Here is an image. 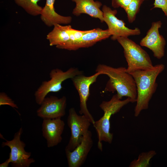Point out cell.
I'll list each match as a JSON object with an SVG mask.
<instances>
[{"label": "cell", "mask_w": 167, "mask_h": 167, "mask_svg": "<svg viewBox=\"0 0 167 167\" xmlns=\"http://www.w3.org/2000/svg\"><path fill=\"white\" fill-rule=\"evenodd\" d=\"M96 72L105 75L109 78L105 90L109 92L116 91L118 97L130 98L133 102H136L137 91L136 84L132 75L123 67L114 68L105 64H100L97 66Z\"/></svg>", "instance_id": "6da1fadb"}, {"label": "cell", "mask_w": 167, "mask_h": 167, "mask_svg": "<svg viewBox=\"0 0 167 167\" xmlns=\"http://www.w3.org/2000/svg\"><path fill=\"white\" fill-rule=\"evenodd\" d=\"M165 68L164 64H160L154 66L151 69L129 73L135 80L137 88L136 104L134 110L135 117L138 116L142 110L148 108L149 102L157 87L156 78Z\"/></svg>", "instance_id": "7a4b0ae2"}, {"label": "cell", "mask_w": 167, "mask_h": 167, "mask_svg": "<svg viewBox=\"0 0 167 167\" xmlns=\"http://www.w3.org/2000/svg\"><path fill=\"white\" fill-rule=\"evenodd\" d=\"M130 102L133 103L130 98L121 100L116 94L110 100L103 101L100 105L104 114L93 125L97 133L98 147L101 151L102 150V141L110 144L113 140V134L110 132V120L111 116L118 112L123 107Z\"/></svg>", "instance_id": "3957f363"}, {"label": "cell", "mask_w": 167, "mask_h": 167, "mask_svg": "<svg viewBox=\"0 0 167 167\" xmlns=\"http://www.w3.org/2000/svg\"><path fill=\"white\" fill-rule=\"evenodd\" d=\"M117 40L124 49L127 63V72L148 70L154 67L149 55L139 45L128 37H121Z\"/></svg>", "instance_id": "277c9868"}, {"label": "cell", "mask_w": 167, "mask_h": 167, "mask_svg": "<svg viewBox=\"0 0 167 167\" xmlns=\"http://www.w3.org/2000/svg\"><path fill=\"white\" fill-rule=\"evenodd\" d=\"M78 69L71 67L66 71L56 68L50 72V79L43 81L36 91L34 96L36 103L40 105L47 95L50 92H58L62 88V84L65 80L83 74Z\"/></svg>", "instance_id": "5b68a950"}, {"label": "cell", "mask_w": 167, "mask_h": 167, "mask_svg": "<svg viewBox=\"0 0 167 167\" xmlns=\"http://www.w3.org/2000/svg\"><path fill=\"white\" fill-rule=\"evenodd\" d=\"M23 132L21 127L15 133L12 139L5 140L6 141L3 142L1 145L2 147L8 146L10 149L8 159L12 167H29L35 161L34 158L30 157L31 153L25 150L26 144L20 139Z\"/></svg>", "instance_id": "8992f818"}, {"label": "cell", "mask_w": 167, "mask_h": 167, "mask_svg": "<svg viewBox=\"0 0 167 167\" xmlns=\"http://www.w3.org/2000/svg\"><path fill=\"white\" fill-rule=\"evenodd\" d=\"M91 123L85 116L79 115L74 108L69 109L67 124L71 129V135L65 150L72 151L75 148L89 131Z\"/></svg>", "instance_id": "52a82bcc"}, {"label": "cell", "mask_w": 167, "mask_h": 167, "mask_svg": "<svg viewBox=\"0 0 167 167\" xmlns=\"http://www.w3.org/2000/svg\"><path fill=\"white\" fill-rule=\"evenodd\" d=\"M102 11L103 13L104 21L107 24L111 36V39L114 41L121 37L139 35L140 31L138 28L130 29L126 26L124 21L118 18L116 15V10H112L105 5H104Z\"/></svg>", "instance_id": "ba28073f"}, {"label": "cell", "mask_w": 167, "mask_h": 167, "mask_svg": "<svg viewBox=\"0 0 167 167\" xmlns=\"http://www.w3.org/2000/svg\"><path fill=\"white\" fill-rule=\"evenodd\" d=\"M100 75V73L98 72H96L90 76H86L81 74L76 75L71 79L79 96V113L81 115L85 116L93 124L95 121L88 109L87 102L90 95V86L96 82Z\"/></svg>", "instance_id": "9c48e42d"}, {"label": "cell", "mask_w": 167, "mask_h": 167, "mask_svg": "<svg viewBox=\"0 0 167 167\" xmlns=\"http://www.w3.org/2000/svg\"><path fill=\"white\" fill-rule=\"evenodd\" d=\"M67 100L63 96L45 97L36 111L37 115L43 119L61 118L66 114Z\"/></svg>", "instance_id": "30bf717a"}, {"label": "cell", "mask_w": 167, "mask_h": 167, "mask_svg": "<svg viewBox=\"0 0 167 167\" xmlns=\"http://www.w3.org/2000/svg\"><path fill=\"white\" fill-rule=\"evenodd\" d=\"M162 24L160 21L152 22L146 35L140 42L141 46L146 47L152 50L154 56L158 59L164 56L166 45L165 38L159 32V29Z\"/></svg>", "instance_id": "8fae6325"}, {"label": "cell", "mask_w": 167, "mask_h": 167, "mask_svg": "<svg viewBox=\"0 0 167 167\" xmlns=\"http://www.w3.org/2000/svg\"><path fill=\"white\" fill-rule=\"evenodd\" d=\"M92 136L91 132L89 130L74 150H65L69 167H80L84 164L93 146Z\"/></svg>", "instance_id": "7c38bea8"}, {"label": "cell", "mask_w": 167, "mask_h": 167, "mask_svg": "<svg viewBox=\"0 0 167 167\" xmlns=\"http://www.w3.org/2000/svg\"><path fill=\"white\" fill-rule=\"evenodd\" d=\"M64 126L65 123L61 118L43 119L42 135L46 140L48 147L56 146L61 142Z\"/></svg>", "instance_id": "4fadbf2b"}, {"label": "cell", "mask_w": 167, "mask_h": 167, "mask_svg": "<svg viewBox=\"0 0 167 167\" xmlns=\"http://www.w3.org/2000/svg\"><path fill=\"white\" fill-rule=\"evenodd\" d=\"M111 36L108 29L104 30L98 28L91 29L90 32L70 45L66 49L75 50L81 48L91 47L97 42L108 38Z\"/></svg>", "instance_id": "5bb4252c"}, {"label": "cell", "mask_w": 167, "mask_h": 167, "mask_svg": "<svg viewBox=\"0 0 167 167\" xmlns=\"http://www.w3.org/2000/svg\"><path fill=\"white\" fill-rule=\"evenodd\" d=\"M75 3L72 14L79 16L82 14H86L90 16L98 19L101 22H104L103 13L100 9L101 3L94 0H71Z\"/></svg>", "instance_id": "9a60e30c"}, {"label": "cell", "mask_w": 167, "mask_h": 167, "mask_svg": "<svg viewBox=\"0 0 167 167\" xmlns=\"http://www.w3.org/2000/svg\"><path fill=\"white\" fill-rule=\"evenodd\" d=\"M55 0H46L45 6L41 14V18L44 24L48 27L56 24H68L71 23L72 18L70 16H63L55 11L54 4Z\"/></svg>", "instance_id": "2e32d148"}, {"label": "cell", "mask_w": 167, "mask_h": 167, "mask_svg": "<svg viewBox=\"0 0 167 167\" xmlns=\"http://www.w3.org/2000/svg\"><path fill=\"white\" fill-rule=\"evenodd\" d=\"M53 29L47 35L49 45L56 46V48L66 44L70 38V25L62 26L60 24L54 25Z\"/></svg>", "instance_id": "e0dca14e"}, {"label": "cell", "mask_w": 167, "mask_h": 167, "mask_svg": "<svg viewBox=\"0 0 167 167\" xmlns=\"http://www.w3.org/2000/svg\"><path fill=\"white\" fill-rule=\"evenodd\" d=\"M41 0H14L18 6L22 8L28 13L34 16L40 15L43 8L38 2Z\"/></svg>", "instance_id": "ac0fdd59"}, {"label": "cell", "mask_w": 167, "mask_h": 167, "mask_svg": "<svg viewBox=\"0 0 167 167\" xmlns=\"http://www.w3.org/2000/svg\"><path fill=\"white\" fill-rule=\"evenodd\" d=\"M155 151L151 150L140 153L137 159H135L130 163V167H148L151 159L156 155Z\"/></svg>", "instance_id": "d6986e66"}, {"label": "cell", "mask_w": 167, "mask_h": 167, "mask_svg": "<svg viewBox=\"0 0 167 167\" xmlns=\"http://www.w3.org/2000/svg\"><path fill=\"white\" fill-rule=\"evenodd\" d=\"M144 0H132L126 10L128 21L132 23L135 20L140 6Z\"/></svg>", "instance_id": "ffe728a7"}, {"label": "cell", "mask_w": 167, "mask_h": 167, "mask_svg": "<svg viewBox=\"0 0 167 167\" xmlns=\"http://www.w3.org/2000/svg\"><path fill=\"white\" fill-rule=\"evenodd\" d=\"M91 30H79L73 29L72 27L70 30V38L69 41L65 44L57 47L59 49H66L71 44L80 39L84 35L90 32Z\"/></svg>", "instance_id": "44dd1931"}, {"label": "cell", "mask_w": 167, "mask_h": 167, "mask_svg": "<svg viewBox=\"0 0 167 167\" xmlns=\"http://www.w3.org/2000/svg\"><path fill=\"white\" fill-rule=\"evenodd\" d=\"M8 105L13 108L18 109V107L14 101L4 92L0 93V106Z\"/></svg>", "instance_id": "7402d4cb"}, {"label": "cell", "mask_w": 167, "mask_h": 167, "mask_svg": "<svg viewBox=\"0 0 167 167\" xmlns=\"http://www.w3.org/2000/svg\"><path fill=\"white\" fill-rule=\"evenodd\" d=\"M132 0H112V6L114 8L121 7L126 10Z\"/></svg>", "instance_id": "603a6c76"}, {"label": "cell", "mask_w": 167, "mask_h": 167, "mask_svg": "<svg viewBox=\"0 0 167 167\" xmlns=\"http://www.w3.org/2000/svg\"><path fill=\"white\" fill-rule=\"evenodd\" d=\"M153 5L152 9L155 8H161L165 15L167 16V0H155Z\"/></svg>", "instance_id": "cb8c5ba5"}, {"label": "cell", "mask_w": 167, "mask_h": 167, "mask_svg": "<svg viewBox=\"0 0 167 167\" xmlns=\"http://www.w3.org/2000/svg\"><path fill=\"white\" fill-rule=\"evenodd\" d=\"M10 162L8 158L4 162L0 164V167H7Z\"/></svg>", "instance_id": "d4e9b609"}, {"label": "cell", "mask_w": 167, "mask_h": 167, "mask_svg": "<svg viewBox=\"0 0 167 167\" xmlns=\"http://www.w3.org/2000/svg\"></svg>", "instance_id": "484cf974"}]
</instances>
